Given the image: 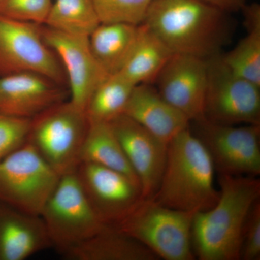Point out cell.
Returning a JSON list of instances; mask_svg holds the SVG:
<instances>
[{"label":"cell","instance_id":"14","mask_svg":"<svg viewBox=\"0 0 260 260\" xmlns=\"http://www.w3.org/2000/svg\"><path fill=\"white\" fill-rule=\"evenodd\" d=\"M109 123L138 177L143 198H153L165 169L168 144L125 114Z\"/></svg>","mask_w":260,"mask_h":260},{"label":"cell","instance_id":"15","mask_svg":"<svg viewBox=\"0 0 260 260\" xmlns=\"http://www.w3.org/2000/svg\"><path fill=\"white\" fill-rule=\"evenodd\" d=\"M61 85L34 73L0 75V114L31 119L64 101Z\"/></svg>","mask_w":260,"mask_h":260},{"label":"cell","instance_id":"12","mask_svg":"<svg viewBox=\"0 0 260 260\" xmlns=\"http://www.w3.org/2000/svg\"><path fill=\"white\" fill-rule=\"evenodd\" d=\"M42 34L64 69L70 102L85 112L94 90L109 75L94 56L88 37L66 34L45 25Z\"/></svg>","mask_w":260,"mask_h":260},{"label":"cell","instance_id":"8","mask_svg":"<svg viewBox=\"0 0 260 260\" xmlns=\"http://www.w3.org/2000/svg\"><path fill=\"white\" fill-rule=\"evenodd\" d=\"M34 73L59 85L64 69L44 42L41 25L0 15V75Z\"/></svg>","mask_w":260,"mask_h":260},{"label":"cell","instance_id":"21","mask_svg":"<svg viewBox=\"0 0 260 260\" xmlns=\"http://www.w3.org/2000/svg\"><path fill=\"white\" fill-rule=\"evenodd\" d=\"M83 161L122 173L139 183L110 123L89 121L80 154V162Z\"/></svg>","mask_w":260,"mask_h":260},{"label":"cell","instance_id":"9","mask_svg":"<svg viewBox=\"0 0 260 260\" xmlns=\"http://www.w3.org/2000/svg\"><path fill=\"white\" fill-rule=\"evenodd\" d=\"M205 117L225 125H260V86L239 76L220 55L208 59Z\"/></svg>","mask_w":260,"mask_h":260},{"label":"cell","instance_id":"23","mask_svg":"<svg viewBox=\"0 0 260 260\" xmlns=\"http://www.w3.org/2000/svg\"><path fill=\"white\" fill-rule=\"evenodd\" d=\"M135 86L120 73L108 75L89 100L85 109L88 121L109 123L123 114Z\"/></svg>","mask_w":260,"mask_h":260},{"label":"cell","instance_id":"20","mask_svg":"<svg viewBox=\"0 0 260 260\" xmlns=\"http://www.w3.org/2000/svg\"><path fill=\"white\" fill-rule=\"evenodd\" d=\"M173 54L145 24H142L135 47L119 73L135 85L155 83Z\"/></svg>","mask_w":260,"mask_h":260},{"label":"cell","instance_id":"11","mask_svg":"<svg viewBox=\"0 0 260 260\" xmlns=\"http://www.w3.org/2000/svg\"><path fill=\"white\" fill-rule=\"evenodd\" d=\"M75 172L94 211L107 225L119 223L143 198L139 183L122 173L83 161Z\"/></svg>","mask_w":260,"mask_h":260},{"label":"cell","instance_id":"17","mask_svg":"<svg viewBox=\"0 0 260 260\" xmlns=\"http://www.w3.org/2000/svg\"><path fill=\"white\" fill-rule=\"evenodd\" d=\"M51 247L40 215L0 201V260H25Z\"/></svg>","mask_w":260,"mask_h":260},{"label":"cell","instance_id":"3","mask_svg":"<svg viewBox=\"0 0 260 260\" xmlns=\"http://www.w3.org/2000/svg\"><path fill=\"white\" fill-rule=\"evenodd\" d=\"M215 172L208 150L189 126L168 144L165 169L152 198L181 211L209 210L219 198L214 184Z\"/></svg>","mask_w":260,"mask_h":260},{"label":"cell","instance_id":"13","mask_svg":"<svg viewBox=\"0 0 260 260\" xmlns=\"http://www.w3.org/2000/svg\"><path fill=\"white\" fill-rule=\"evenodd\" d=\"M162 97L190 122L205 117L208 87V59L174 54L155 82Z\"/></svg>","mask_w":260,"mask_h":260},{"label":"cell","instance_id":"5","mask_svg":"<svg viewBox=\"0 0 260 260\" xmlns=\"http://www.w3.org/2000/svg\"><path fill=\"white\" fill-rule=\"evenodd\" d=\"M88 126L85 111L63 101L30 119L26 141L61 177L76 170Z\"/></svg>","mask_w":260,"mask_h":260},{"label":"cell","instance_id":"4","mask_svg":"<svg viewBox=\"0 0 260 260\" xmlns=\"http://www.w3.org/2000/svg\"><path fill=\"white\" fill-rule=\"evenodd\" d=\"M194 213L174 209L153 198H144L114 225L153 251L158 259L192 260Z\"/></svg>","mask_w":260,"mask_h":260},{"label":"cell","instance_id":"27","mask_svg":"<svg viewBox=\"0 0 260 260\" xmlns=\"http://www.w3.org/2000/svg\"><path fill=\"white\" fill-rule=\"evenodd\" d=\"M30 119L0 114V160L26 142Z\"/></svg>","mask_w":260,"mask_h":260},{"label":"cell","instance_id":"25","mask_svg":"<svg viewBox=\"0 0 260 260\" xmlns=\"http://www.w3.org/2000/svg\"><path fill=\"white\" fill-rule=\"evenodd\" d=\"M154 0H93L100 23L140 25Z\"/></svg>","mask_w":260,"mask_h":260},{"label":"cell","instance_id":"10","mask_svg":"<svg viewBox=\"0 0 260 260\" xmlns=\"http://www.w3.org/2000/svg\"><path fill=\"white\" fill-rule=\"evenodd\" d=\"M191 124L219 174L259 175L260 125H225L206 119Z\"/></svg>","mask_w":260,"mask_h":260},{"label":"cell","instance_id":"29","mask_svg":"<svg viewBox=\"0 0 260 260\" xmlns=\"http://www.w3.org/2000/svg\"><path fill=\"white\" fill-rule=\"evenodd\" d=\"M218 9L229 13L242 10L246 5V0H200Z\"/></svg>","mask_w":260,"mask_h":260},{"label":"cell","instance_id":"22","mask_svg":"<svg viewBox=\"0 0 260 260\" xmlns=\"http://www.w3.org/2000/svg\"><path fill=\"white\" fill-rule=\"evenodd\" d=\"M242 10L246 36L220 57L234 73L260 86V6L256 3L246 5Z\"/></svg>","mask_w":260,"mask_h":260},{"label":"cell","instance_id":"24","mask_svg":"<svg viewBox=\"0 0 260 260\" xmlns=\"http://www.w3.org/2000/svg\"><path fill=\"white\" fill-rule=\"evenodd\" d=\"M99 24L93 0H53L43 25L66 34L89 37Z\"/></svg>","mask_w":260,"mask_h":260},{"label":"cell","instance_id":"19","mask_svg":"<svg viewBox=\"0 0 260 260\" xmlns=\"http://www.w3.org/2000/svg\"><path fill=\"white\" fill-rule=\"evenodd\" d=\"M140 25L100 23L89 36L92 52L108 74H116L124 68L138 39Z\"/></svg>","mask_w":260,"mask_h":260},{"label":"cell","instance_id":"7","mask_svg":"<svg viewBox=\"0 0 260 260\" xmlns=\"http://www.w3.org/2000/svg\"><path fill=\"white\" fill-rule=\"evenodd\" d=\"M59 177L26 141L0 160V201L40 215Z\"/></svg>","mask_w":260,"mask_h":260},{"label":"cell","instance_id":"18","mask_svg":"<svg viewBox=\"0 0 260 260\" xmlns=\"http://www.w3.org/2000/svg\"><path fill=\"white\" fill-rule=\"evenodd\" d=\"M70 260H157L148 247L112 225H106L64 255Z\"/></svg>","mask_w":260,"mask_h":260},{"label":"cell","instance_id":"2","mask_svg":"<svg viewBox=\"0 0 260 260\" xmlns=\"http://www.w3.org/2000/svg\"><path fill=\"white\" fill-rule=\"evenodd\" d=\"M225 13L200 0H154L144 24L173 54L208 59L226 41Z\"/></svg>","mask_w":260,"mask_h":260},{"label":"cell","instance_id":"16","mask_svg":"<svg viewBox=\"0 0 260 260\" xmlns=\"http://www.w3.org/2000/svg\"><path fill=\"white\" fill-rule=\"evenodd\" d=\"M123 114L167 144L191 124L184 114L162 97L153 84L135 85Z\"/></svg>","mask_w":260,"mask_h":260},{"label":"cell","instance_id":"28","mask_svg":"<svg viewBox=\"0 0 260 260\" xmlns=\"http://www.w3.org/2000/svg\"><path fill=\"white\" fill-rule=\"evenodd\" d=\"M260 259V200L253 205L243 232L241 259Z\"/></svg>","mask_w":260,"mask_h":260},{"label":"cell","instance_id":"26","mask_svg":"<svg viewBox=\"0 0 260 260\" xmlns=\"http://www.w3.org/2000/svg\"><path fill=\"white\" fill-rule=\"evenodd\" d=\"M53 0H0V15L43 25Z\"/></svg>","mask_w":260,"mask_h":260},{"label":"cell","instance_id":"6","mask_svg":"<svg viewBox=\"0 0 260 260\" xmlns=\"http://www.w3.org/2000/svg\"><path fill=\"white\" fill-rule=\"evenodd\" d=\"M40 217L51 247L63 256L107 225L94 211L75 172L59 177Z\"/></svg>","mask_w":260,"mask_h":260},{"label":"cell","instance_id":"1","mask_svg":"<svg viewBox=\"0 0 260 260\" xmlns=\"http://www.w3.org/2000/svg\"><path fill=\"white\" fill-rule=\"evenodd\" d=\"M216 204L194 214L191 247L200 260L241 259L243 232L253 205L259 200L257 177L219 174Z\"/></svg>","mask_w":260,"mask_h":260}]
</instances>
